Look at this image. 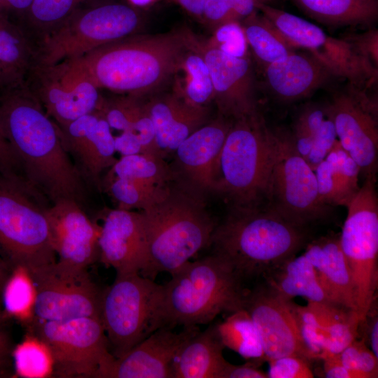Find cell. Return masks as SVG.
<instances>
[{"mask_svg":"<svg viewBox=\"0 0 378 378\" xmlns=\"http://www.w3.org/2000/svg\"><path fill=\"white\" fill-rule=\"evenodd\" d=\"M0 115L25 180L52 203L62 199L80 203L84 181L70 160L59 126L31 91L25 86L0 94Z\"/></svg>","mask_w":378,"mask_h":378,"instance_id":"cell-1","label":"cell"},{"mask_svg":"<svg viewBox=\"0 0 378 378\" xmlns=\"http://www.w3.org/2000/svg\"><path fill=\"white\" fill-rule=\"evenodd\" d=\"M188 29L131 35L71 59L100 89L141 98L175 76L189 48Z\"/></svg>","mask_w":378,"mask_h":378,"instance_id":"cell-2","label":"cell"},{"mask_svg":"<svg viewBox=\"0 0 378 378\" xmlns=\"http://www.w3.org/2000/svg\"><path fill=\"white\" fill-rule=\"evenodd\" d=\"M304 228L269 207L237 208L213 233L215 254L243 281L263 278L297 255L306 243Z\"/></svg>","mask_w":378,"mask_h":378,"instance_id":"cell-3","label":"cell"},{"mask_svg":"<svg viewBox=\"0 0 378 378\" xmlns=\"http://www.w3.org/2000/svg\"><path fill=\"white\" fill-rule=\"evenodd\" d=\"M170 274L171 279L162 285V327H196L222 312L243 309L246 289L217 254L188 261Z\"/></svg>","mask_w":378,"mask_h":378,"instance_id":"cell-4","label":"cell"},{"mask_svg":"<svg viewBox=\"0 0 378 378\" xmlns=\"http://www.w3.org/2000/svg\"><path fill=\"white\" fill-rule=\"evenodd\" d=\"M148 241V265L141 274L155 280L172 274L211 243L216 228L200 199L167 188L150 207L141 211Z\"/></svg>","mask_w":378,"mask_h":378,"instance_id":"cell-5","label":"cell"},{"mask_svg":"<svg viewBox=\"0 0 378 378\" xmlns=\"http://www.w3.org/2000/svg\"><path fill=\"white\" fill-rule=\"evenodd\" d=\"M276 144V132L256 111L232 123L217 166L216 189L237 208L259 207L267 199Z\"/></svg>","mask_w":378,"mask_h":378,"instance_id":"cell-6","label":"cell"},{"mask_svg":"<svg viewBox=\"0 0 378 378\" xmlns=\"http://www.w3.org/2000/svg\"><path fill=\"white\" fill-rule=\"evenodd\" d=\"M43 196L17 175L0 174V249L27 271L57 261Z\"/></svg>","mask_w":378,"mask_h":378,"instance_id":"cell-7","label":"cell"},{"mask_svg":"<svg viewBox=\"0 0 378 378\" xmlns=\"http://www.w3.org/2000/svg\"><path fill=\"white\" fill-rule=\"evenodd\" d=\"M142 24L135 7L120 3L74 10L37 45L36 65L78 59L92 50L134 35ZM35 65V66H36Z\"/></svg>","mask_w":378,"mask_h":378,"instance_id":"cell-8","label":"cell"},{"mask_svg":"<svg viewBox=\"0 0 378 378\" xmlns=\"http://www.w3.org/2000/svg\"><path fill=\"white\" fill-rule=\"evenodd\" d=\"M162 285L140 274L116 275L103 290L100 321L115 358L162 327Z\"/></svg>","mask_w":378,"mask_h":378,"instance_id":"cell-9","label":"cell"},{"mask_svg":"<svg viewBox=\"0 0 378 378\" xmlns=\"http://www.w3.org/2000/svg\"><path fill=\"white\" fill-rule=\"evenodd\" d=\"M376 176H365L348 204L339 237L340 248L350 267L356 291L359 321L377 300L378 287V198Z\"/></svg>","mask_w":378,"mask_h":378,"instance_id":"cell-10","label":"cell"},{"mask_svg":"<svg viewBox=\"0 0 378 378\" xmlns=\"http://www.w3.org/2000/svg\"><path fill=\"white\" fill-rule=\"evenodd\" d=\"M32 325L33 334L46 344L52 354L53 375L57 377L104 378L115 358L97 318L36 320Z\"/></svg>","mask_w":378,"mask_h":378,"instance_id":"cell-11","label":"cell"},{"mask_svg":"<svg viewBox=\"0 0 378 378\" xmlns=\"http://www.w3.org/2000/svg\"><path fill=\"white\" fill-rule=\"evenodd\" d=\"M267 207L290 223L304 228L323 219L330 207L320 200L314 169L296 150L292 135L276 132Z\"/></svg>","mask_w":378,"mask_h":378,"instance_id":"cell-12","label":"cell"},{"mask_svg":"<svg viewBox=\"0 0 378 378\" xmlns=\"http://www.w3.org/2000/svg\"><path fill=\"white\" fill-rule=\"evenodd\" d=\"M257 8L297 50H306L335 76L360 90L376 82L377 67L346 40L330 36L318 25L268 4L258 3Z\"/></svg>","mask_w":378,"mask_h":378,"instance_id":"cell-13","label":"cell"},{"mask_svg":"<svg viewBox=\"0 0 378 378\" xmlns=\"http://www.w3.org/2000/svg\"><path fill=\"white\" fill-rule=\"evenodd\" d=\"M27 272L35 289L36 320L100 319L103 290L93 282L86 268L56 261Z\"/></svg>","mask_w":378,"mask_h":378,"instance_id":"cell-14","label":"cell"},{"mask_svg":"<svg viewBox=\"0 0 378 378\" xmlns=\"http://www.w3.org/2000/svg\"><path fill=\"white\" fill-rule=\"evenodd\" d=\"M27 87L59 126L99 111L104 100L88 74L71 60L36 65Z\"/></svg>","mask_w":378,"mask_h":378,"instance_id":"cell-15","label":"cell"},{"mask_svg":"<svg viewBox=\"0 0 378 378\" xmlns=\"http://www.w3.org/2000/svg\"><path fill=\"white\" fill-rule=\"evenodd\" d=\"M334 95L328 114L332 118L337 139L358 165L365 177L376 176L378 158L377 104L365 90L350 85Z\"/></svg>","mask_w":378,"mask_h":378,"instance_id":"cell-16","label":"cell"},{"mask_svg":"<svg viewBox=\"0 0 378 378\" xmlns=\"http://www.w3.org/2000/svg\"><path fill=\"white\" fill-rule=\"evenodd\" d=\"M189 39L209 69L214 101L220 115L235 120L258 111L255 78L250 59L230 56L214 48L190 29Z\"/></svg>","mask_w":378,"mask_h":378,"instance_id":"cell-17","label":"cell"},{"mask_svg":"<svg viewBox=\"0 0 378 378\" xmlns=\"http://www.w3.org/2000/svg\"><path fill=\"white\" fill-rule=\"evenodd\" d=\"M292 302L265 284L246 290L243 309L248 312L256 327L266 361L293 354L309 359Z\"/></svg>","mask_w":378,"mask_h":378,"instance_id":"cell-18","label":"cell"},{"mask_svg":"<svg viewBox=\"0 0 378 378\" xmlns=\"http://www.w3.org/2000/svg\"><path fill=\"white\" fill-rule=\"evenodd\" d=\"M99 259L116 275L140 274L148 265V241L142 212L108 209L102 217Z\"/></svg>","mask_w":378,"mask_h":378,"instance_id":"cell-19","label":"cell"},{"mask_svg":"<svg viewBox=\"0 0 378 378\" xmlns=\"http://www.w3.org/2000/svg\"><path fill=\"white\" fill-rule=\"evenodd\" d=\"M51 246L64 264L86 268L99 259L100 227L94 223L78 202L62 199L46 210Z\"/></svg>","mask_w":378,"mask_h":378,"instance_id":"cell-20","label":"cell"},{"mask_svg":"<svg viewBox=\"0 0 378 378\" xmlns=\"http://www.w3.org/2000/svg\"><path fill=\"white\" fill-rule=\"evenodd\" d=\"M176 332L162 326L126 354L115 358L104 378H172L174 360L181 347L197 332V326Z\"/></svg>","mask_w":378,"mask_h":378,"instance_id":"cell-21","label":"cell"},{"mask_svg":"<svg viewBox=\"0 0 378 378\" xmlns=\"http://www.w3.org/2000/svg\"><path fill=\"white\" fill-rule=\"evenodd\" d=\"M59 127L64 147L76 160L83 181L100 188V174L117 161L114 136L106 120L97 111Z\"/></svg>","mask_w":378,"mask_h":378,"instance_id":"cell-22","label":"cell"},{"mask_svg":"<svg viewBox=\"0 0 378 378\" xmlns=\"http://www.w3.org/2000/svg\"><path fill=\"white\" fill-rule=\"evenodd\" d=\"M232 123L220 115L193 132L176 149V163L195 189H216L218 159Z\"/></svg>","mask_w":378,"mask_h":378,"instance_id":"cell-23","label":"cell"},{"mask_svg":"<svg viewBox=\"0 0 378 378\" xmlns=\"http://www.w3.org/2000/svg\"><path fill=\"white\" fill-rule=\"evenodd\" d=\"M334 76L307 52L295 51L265 67L269 89L284 102L297 101L311 95Z\"/></svg>","mask_w":378,"mask_h":378,"instance_id":"cell-24","label":"cell"},{"mask_svg":"<svg viewBox=\"0 0 378 378\" xmlns=\"http://www.w3.org/2000/svg\"><path fill=\"white\" fill-rule=\"evenodd\" d=\"M146 105L163 158L175 152L190 134L207 122L209 118L208 107L192 106L175 92L154 97Z\"/></svg>","mask_w":378,"mask_h":378,"instance_id":"cell-25","label":"cell"},{"mask_svg":"<svg viewBox=\"0 0 378 378\" xmlns=\"http://www.w3.org/2000/svg\"><path fill=\"white\" fill-rule=\"evenodd\" d=\"M304 254L313 265L331 301L357 312L356 291L339 237H321L309 243Z\"/></svg>","mask_w":378,"mask_h":378,"instance_id":"cell-26","label":"cell"},{"mask_svg":"<svg viewBox=\"0 0 378 378\" xmlns=\"http://www.w3.org/2000/svg\"><path fill=\"white\" fill-rule=\"evenodd\" d=\"M37 47L17 23L0 17V94L27 86Z\"/></svg>","mask_w":378,"mask_h":378,"instance_id":"cell-27","label":"cell"},{"mask_svg":"<svg viewBox=\"0 0 378 378\" xmlns=\"http://www.w3.org/2000/svg\"><path fill=\"white\" fill-rule=\"evenodd\" d=\"M314 173L320 200L328 206H347L360 189V169L338 139Z\"/></svg>","mask_w":378,"mask_h":378,"instance_id":"cell-28","label":"cell"},{"mask_svg":"<svg viewBox=\"0 0 378 378\" xmlns=\"http://www.w3.org/2000/svg\"><path fill=\"white\" fill-rule=\"evenodd\" d=\"M216 324L199 331L181 347L172 365V378H220L227 363Z\"/></svg>","mask_w":378,"mask_h":378,"instance_id":"cell-29","label":"cell"},{"mask_svg":"<svg viewBox=\"0 0 378 378\" xmlns=\"http://www.w3.org/2000/svg\"><path fill=\"white\" fill-rule=\"evenodd\" d=\"M263 279L265 284L287 300L301 297L307 302L335 304L304 253L286 260Z\"/></svg>","mask_w":378,"mask_h":378,"instance_id":"cell-30","label":"cell"},{"mask_svg":"<svg viewBox=\"0 0 378 378\" xmlns=\"http://www.w3.org/2000/svg\"><path fill=\"white\" fill-rule=\"evenodd\" d=\"M289 1L307 16L330 27L370 26L378 17V0Z\"/></svg>","mask_w":378,"mask_h":378,"instance_id":"cell-31","label":"cell"},{"mask_svg":"<svg viewBox=\"0 0 378 378\" xmlns=\"http://www.w3.org/2000/svg\"><path fill=\"white\" fill-rule=\"evenodd\" d=\"M258 11L247 17L241 24L248 47L265 68L295 52L297 49L268 19L262 14H258Z\"/></svg>","mask_w":378,"mask_h":378,"instance_id":"cell-32","label":"cell"},{"mask_svg":"<svg viewBox=\"0 0 378 378\" xmlns=\"http://www.w3.org/2000/svg\"><path fill=\"white\" fill-rule=\"evenodd\" d=\"M189 43V48L175 74L181 77L178 76L174 92L192 106L207 107L214 100L211 75L202 55L191 45L190 39Z\"/></svg>","mask_w":378,"mask_h":378,"instance_id":"cell-33","label":"cell"},{"mask_svg":"<svg viewBox=\"0 0 378 378\" xmlns=\"http://www.w3.org/2000/svg\"><path fill=\"white\" fill-rule=\"evenodd\" d=\"M230 314L223 321L216 324L223 345L246 360L261 365L265 361V354L259 334L249 314L244 309Z\"/></svg>","mask_w":378,"mask_h":378,"instance_id":"cell-34","label":"cell"},{"mask_svg":"<svg viewBox=\"0 0 378 378\" xmlns=\"http://www.w3.org/2000/svg\"><path fill=\"white\" fill-rule=\"evenodd\" d=\"M164 158L146 153L121 156L106 176L123 178L147 185L164 187L172 171Z\"/></svg>","mask_w":378,"mask_h":378,"instance_id":"cell-35","label":"cell"},{"mask_svg":"<svg viewBox=\"0 0 378 378\" xmlns=\"http://www.w3.org/2000/svg\"><path fill=\"white\" fill-rule=\"evenodd\" d=\"M78 0H32L23 29L36 45L74 10Z\"/></svg>","mask_w":378,"mask_h":378,"instance_id":"cell-36","label":"cell"},{"mask_svg":"<svg viewBox=\"0 0 378 378\" xmlns=\"http://www.w3.org/2000/svg\"><path fill=\"white\" fill-rule=\"evenodd\" d=\"M102 186L118 204L117 208L125 210L144 211L158 202L167 190L164 186H153L113 176H106Z\"/></svg>","mask_w":378,"mask_h":378,"instance_id":"cell-37","label":"cell"},{"mask_svg":"<svg viewBox=\"0 0 378 378\" xmlns=\"http://www.w3.org/2000/svg\"><path fill=\"white\" fill-rule=\"evenodd\" d=\"M14 368L19 377L44 378L53 376V359L46 344L34 334L27 335L13 351Z\"/></svg>","mask_w":378,"mask_h":378,"instance_id":"cell-38","label":"cell"},{"mask_svg":"<svg viewBox=\"0 0 378 378\" xmlns=\"http://www.w3.org/2000/svg\"><path fill=\"white\" fill-rule=\"evenodd\" d=\"M13 274L4 287V303L8 313L23 320L35 319L34 307L35 289L26 270L15 267Z\"/></svg>","mask_w":378,"mask_h":378,"instance_id":"cell-39","label":"cell"},{"mask_svg":"<svg viewBox=\"0 0 378 378\" xmlns=\"http://www.w3.org/2000/svg\"><path fill=\"white\" fill-rule=\"evenodd\" d=\"M258 0H206L202 20L214 28L238 22L258 11Z\"/></svg>","mask_w":378,"mask_h":378,"instance_id":"cell-40","label":"cell"},{"mask_svg":"<svg viewBox=\"0 0 378 378\" xmlns=\"http://www.w3.org/2000/svg\"><path fill=\"white\" fill-rule=\"evenodd\" d=\"M301 340L308 358L319 359L326 349L328 332L318 322L313 310L307 304L301 306L292 302Z\"/></svg>","mask_w":378,"mask_h":378,"instance_id":"cell-41","label":"cell"},{"mask_svg":"<svg viewBox=\"0 0 378 378\" xmlns=\"http://www.w3.org/2000/svg\"><path fill=\"white\" fill-rule=\"evenodd\" d=\"M142 104L140 98L132 96L104 98L99 112L111 129L121 132L132 130Z\"/></svg>","mask_w":378,"mask_h":378,"instance_id":"cell-42","label":"cell"},{"mask_svg":"<svg viewBox=\"0 0 378 378\" xmlns=\"http://www.w3.org/2000/svg\"><path fill=\"white\" fill-rule=\"evenodd\" d=\"M359 316L356 311L347 309L331 323L328 328L326 349L319 359L340 354L354 340L358 339Z\"/></svg>","mask_w":378,"mask_h":378,"instance_id":"cell-43","label":"cell"},{"mask_svg":"<svg viewBox=\"0 0 378 378\" xmlns=\"http://www.w3.org/2000/svg\"><path fill=\"white\" fill-rule=\"evenodd\" d=\"M205 41L228 55L247 57L248 45L241 22H233L218 26Z\"/></svg>","mask_w":378,"mask_h":378,"instance_id":"cell-44","label":"cell"},{"mask_svg":"<svg viewBox=\"0 0 378 378\" xmlns=\"http://www.w3.org/2000/svg\"><path fill=\"white\" fill-rule=\"evenodd\" d=\"M337 356L344 365L360 374L362 378L378 377V358L361 340H354Z\"/></svg>","mask_w":378,"mask_h":378,"instance_id":"cell-45","label":"cell"},{"mask_svg":"<svg viewBox=\"0 0 378 378\" xmlns=\"http://www.w3.org/2000/svg\"><path fill=\"white\" fill-rule=\"evenodd\" d=\"M309 360L300 355H288L267 360L268 378H313Z\"/></svg>","mask_w":378,"mask_h":378,"instance_id":"cell-46","label":"cell"},{"mask_svg":"<svg viewBox=\"0 0 378 378\" xmlns=\"http://www.w3.org/2000/svg\"><path fill=\"white\" fill-rule=\"evenodd\" d=\"M337 140V136L332 119L328 114L318 130L313 136L312 148L305 159L314 171L326 158Z\"/></svg>","mask_w":378,"mask_h":378,"instance_id":"cell-47","label":"cell"},{"mask_svg":"<svg viewBox=\"0 0 378 378\" xmlns=\"http://www.w3.org/2000/svg\"><path fill=\"white\" fill-rule=\"evenodd\" d=\"M132 130L137 134L140 140L142 153L162 158L157 145L155 127L146 103L142 104Z\"/></svg>","mask_w":378,"mask_h":378,"instance_id":"cell-48","label":"cell"},{"mask_svg":"<svg viewBox=\"0 0 378 378\" xmlns=\"http://www.w3.org/2000/svg\"><path fill=\"white\" fill-rule=\"evenodd\" d=\"M327 107L310 104L300 112L294 127L293 136H313L327 117Z\"/></svg>","mask_w":378,"mask_h":378,"instance_id":"cell-49","label":"cell"},{"mask_svg":"<svg viewBox=\"0 0 378 378\" xmlns=\"http://www.w3.org/2000/svg\"><path fill=\"white\" fill-rule=\"evenodd\" d=\"M346 40L357 53L377 67L378 64V31L373 29L368 31L351 36Z\"/></svg>","mask_w":378,"mask_h":378,"instance_id":"cell-50","label":"cell"},{"mask_svg":"<svg viewBox=\"0 0 378 378\" xmlns=\"http://www.w3.org/2000/svg\"><path fill=\"white\" fill-rule=\"evenodd\" d=\"M375 300L370 307L366 316L359 321L358 339L363 341L378 358V313Z\"/></svg>","mask_w":378,"mask_h":378,"instance_id":"cell-51","label":"cell"},{"mask_svg":"<svg viewBox=\"0 0 378 378\" xmlns=\"http://www.w3.org/2000/svg\"><path fill=\"white\" fill-rule=\"evenodd\" d=\"M260 364L247 360L242 365L227 362L220 378H268L267 373L260 368Z\"/></svg>","mask_w":378,"mask_h":378,"instance_id":"cell-52","label":"cell"},{"mask_svg":"<svg viewBox=\"0 0 378 378\" xmlns=\"http://www.w3.org/2000/svg\"><path fill=\"white\" fill-rule=\"evenodd\" d=\"M19 165L5 135L0 115V174L6 176L17 175L15 169Z\"/></svg>","mask_w":378,"mask_h":378,"instance_id":"cell-53","label":"cell"},{"mask_svg":"<svg viewBox=\"0 0 378 378\" xmlns=\"http://www.w3.org/2000/svg\"><path fill=\"white\" fill-rule=\"evenodd\" d=\"M115 152L121 156L142 153V146L137 134L132 130L121 132L114 136Z\"/></svg>","mask_w":378,"mask_h":378,"instance_id":"cell-54","label":"cell"},{"mask_svg":"<svg viewBox=\"0 0 378 378\" xmlns=\"http://www.w3.org/2000/svg\"><path fill=\"white\" fill-rule=\"evenodd\" d=\"M323 362V372L327 378H362V376L344 365L337 355L327 356Z\"/></svg>","mask_w":378,"mask_h":378,"instance_id":"cell-55","label":"cell"},{"mask_svg":"<svg viewBox=\"0 0 378 378\" xmlns=\"http://www.w3.org/2000/svg\"><path fill=\"white\" fill-rule=\"evenodd\" d=\"M32 0H0V17L10 20L13 15H25Z\"/></svg>","mask_w":378,"mask_h":378,"instance_id":"cell-56","label":"cell"},{"mask_svg":"<svg viewBox=\"0 0 378 378\" xmlns=\"http://www.w3.org/2000/svg\"><path fill=\"white\" fill-rule=\"evenodd\" d=\"M10 342L7 336L0 331V375L4 374L9 365L12 356Z\"/></svg>","mask_w":378,"mask_h":378,"instance_id":"cell-57","label":"cell"},{"mask_svg":"<svg viewBox=\"0 0 378 378\" xmlns=\"http://www.w3.org/2000/svg\"><path fill=\"white\" fill-rule=\"evenodd\" d=\"M190 15L202 20L206 0H174Z\"/></svg>","mask_w":378,"mask_h":378,"instance_id":"cell-58","label":"cell"},{"mask_svg":"<svg viewBox=\"0 0 378 378\" xmlns=\"http://www.w3.org/2000/svg\"><path fill=\"white\" fill-rule=\"evenodd\" d=\"M130 5L135 8H145L158 2L160 0H127Z\"/></svg>","mask_w":378,"mask_h":378,"instance_id":"cell-59","label":"cell"},{"mask_svg":"<svg viewBox=\"0 0 378 378\" xmlns=\"http://www.w3.org/2000/svg\"><path fill=\"white\" fill-rule=\"evenodd\" d=\"M6 280H7V276H6L5 266L0 257V290L3 288Z\"/></svg>","mask_w":378,"mask_h":378,"instance_id":"cell-60","label":"cell"},{"mask_svg":"<svg viewBox=\"0 0 378 378\" xmlns=\"http://www.w3.org/2000/svg\"><path fill=\"white\" fill-rule=\"evenodd\" d=\"M260 3L270 4L272 0H258Z\"/></svg>","mask_w":378,"mask_h":378,"instance_id":"cell-61","label":"cell"}]
</instances>
